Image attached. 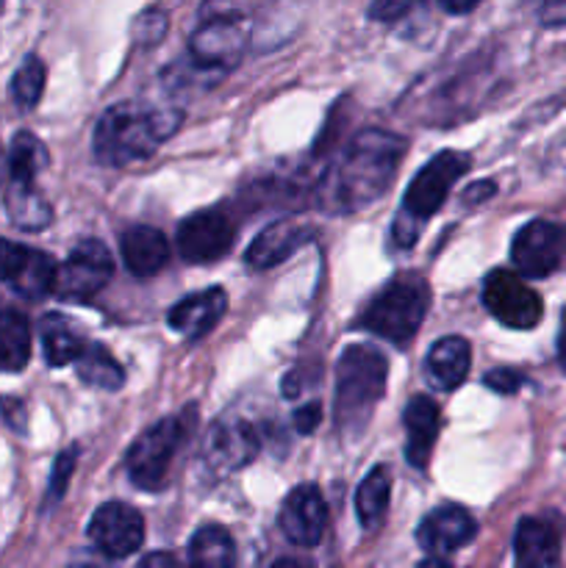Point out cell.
<instances>
[{"label": "cell", "mask_w": 566, "mask_h": 568, "mask_svg": "<svg viewBox=\"0 0 566 568\" xmlns=\"http://www.w3.org/2000/svg\"><path fill=\"white\" fill-rule=\"evenodd\" d=\"M233 239H236V225L220 209L194 211L178 225L175 233L178 255L186 264H214L225 258L228 250L233 247Z\"/></svg>", "instance_id": "9"}, {"label": "cell", "mask_w": 566, "mask_h": 568, "mask_svg": "<svg viewBox=\"0 0 566 568\" xmlns=\"http://www.w3.org/2000/svg\"><path fill=\"white\" fill-rule=\"evenodd\" d=\"M558 361H560V366L566 369V325L560 327V336H558Z\"/></svg>", "instance_id": "41"}, {"label": "cell", "mask_w": 566, "mask_h": 568, "mask_svg": "<svg viewBox=\"0 0 566 568\" xmlns=\"http://www.w3.org/2000/svg\"><path fill=\"white\" fill-rule=\"evenodd\" d=\"M55 261L42 250L22 247L0 236V283H9L26 300H42L53 292Z\"/></svg>", "instance_id": "13"}, {"label": "cell", "mask_w": 566, "mask_h": 568, "mask_svg": "<svg viewBox=\"0 0 566 568\" xmlns=\"http://www.w3.org/2000/svg\"><path fill=\"white\" fill-rule=\"evenodd\" d=\"M89 541L103 558L122 560L144 544V519L133 505L105 503L89 521Z\"/></svg>", "instance_id": "12"}, {"label": "cell", "mask_w": 566, "mask_h": 568, "mask_svg": "<svg viewBox=\"0 0 566 568\" xmlns=\"http://www.w3.org/2000/svg\"><path fill=\"white\" fill-rule=\"evenodd\" d=\"M469 170V155L458 153V150H444V153L433 155L414 181L405 189L403 211L400 214L411 216L420 225H425L433 214L444 205L447 194L458 183V178Z\"/></svg>", "instance_id": "6"}, {"label": "cell", "mask_w": 566, "mask_h": 568, "mask_svg": "<svg viewBox=\"0 0 566 568\" xmlns=\"http://www.w3.org/2000/svg\"><path fill=\"white\" fill-rule=\"evenodd\" d=\"M416 568H449V566L444 564L442 558H427V560H422V564L416 566Z\"/></svg>", "instance_id": "42"}, {"label": "cell", "mask_w": 566, "mask_h": 568, "mask_svg": "<svg viewBox=\"0 0 566 568\" xmlns=\"http://www.w3.org/2000/svg\"><path fill=\"white\" fill-rule=\"evenodd\" d=\"M139 568H178V564H175V558H172V555L153 552V555H148L142 564H139Z\"/></svg>", "instance_id": "39"}, {"label": "cell", "mask_w": 566, "mask_h": 568, "mask_svg": "<svg viewBox=\"0 0 566 568\" xmlns=\"http://www.w3.org/2000/svg\"><path fill=\"white\" fill-rule=\"evenodd\" d=\"M277 525L294 547H316L327 527V505L320 488L311 486V483L292 488L289 497L283 499Z\"/></svg>", "instance_id": "15"}, {"label": "cell", "mask_w": 566, "mask_h": 568, "mask_svg": "<svg viewBox=\"0 0 566 568\" xmlns=\"http://www.w3.org/2000/svg\"><path fill=\"white\" fill-rule=\"evenodd\" d=\"M405 458L416 469H425L427 460H431L433 444H436L438 430H442V414H438V405L431 397H414L405 405Z\"/></svg>", "instance_id": "20"}, {"label": "cell", "mask_w": 566, "mask_h": 568, "mask_svg": "<svg viewBox=\"0 0 566 568\" xmlns=\"http://www.w3.org/2000/svg\"><path fill=\"white\" fill-rule=\"evenodd\" d=\"M270 568H305V566L297 564V560H292V558H283V560H275Z\"/></svg>", "instance_id": "43"}, {"label": "cell", "mask_w": 566, "mask_h": 568, "mask_svg": "<svg viewBox=\"0 0 566 568\" xmlns=\"http://www.w3.org/2000/svg\"><path fill=\"white\" fill-rule=\"evenodd\" d=\"M542 22L544 26H566V0H544Z\"/></svg>", "instance_id": "36"}, {"label": "cell", "mask_w": 566, "mask_h": 568, "mask_svg": "<svg viewBox=\"0 0 566 568\" xmlns=\"http://www.w3.org/2000/svg\"><path fill=\"white\" fill-rule=\"evenodd\" d=\"M388 358L370 344H353L336 364L333 419L342 436L355 438L366 430L377 403L386 394Z\"/></svg>", "instance_id": "3"}, {"label": "cell", "mask_w": 566, "mask_h": 568, "mask_svg": "<svg viewBox=\"0 0 566 568\" xmlns=\"http://www.w3.org/2000/svg\"><path fill=\"white\" fill-rule=\"evenodd\" d=\"M488 194H494V183L486 181V183H475V186H469L464 192L466 203H481V200H488Z\"/></svg>", "instance_id": "38"}, {"label": "cell", "mask_w": 566, "mask_h": 568, "mask_svg": "<svg viewBox=\"0 0 566 568\" xmlns=\"http://www.w3.org/2000/svg\"><path fill=\"white\" fill-rule=\"evenodd\" d=\"M322 422V405L320 403H309L303 408H297L294 414V430L297 433H314Z\"/></svg>", "instance_id": "34"}, {"label": "cell", "mask_w": 566, "mask_h": 568, "mask_svg": "<svg viewBox=\"0 0 566 568\" xmlns=\"http://www.w3.org/2000/svg\"><path fill=\"white\" fill-rule=\"evenodd\" d=\"M261 438L247 419H220L203 442V460L214 475H233L259 455Z\"/></svg>", "instance_id": "14"}, {"label": "cell", "mask_w": 566, "mask_h": 568, "mask_svg": "<svg viewBox=\"0 0 566 568\" xmlns=\"http://www.w3.org/2000/svg\"><path fill=\"white\" fill-rule=\"evenodd\" d=\"M137 28H148V33L142 37V42L144 44H155L161 37H164L166 20H164V14H159V11H148V14L139 17Z\"/></svg>", "instance_id": "35"}, {"label": "cell", "mask_w": 566, "mask_h": 568, "mask_svg": "<svg viewBox=\"0 0 566 568\" xmlns=\"http://www.w3.org/2000/svg\"><path fill=\"white\" fill-rule=\"evenodd\" d=\"M247 22L242 17H209L189 39V55L209 72L231 70L247 48Z\"/></svg>", "instance_id": "11"}, {"label": "cell", "mask_w": 566, "mask_h": 568, "mask_svg": "<svg viewBox=\"0 0 566 568\" xmlns=\"http://www.w3.org/2000/svg\"><path fill=\"white\" fill-rule=\"evenodd\" d=\"M560 536L547 519L527 516L514 532V568H558Z\"/></svg>", "instance_id": "18"}, {"label": "cell", "mask_w": 566, "mask_h": 568, "mask_svg": "<svg viewBox=\"0 0 566 568\" xmlns=\"http://www.w3.org/2000/svg\"><path fill=\"white\" fill-rule=\"evenodd\" d=\"M120 255L131 275L150 277L170 261V242L159 227L131 225L120 236Z\"/></svg>", "instance_id": "19"}, {"label": "cell", "mask_w": 566, "mask_h": 568, "mask_svg": "<svg viewBox=\"0 0 566 568\" xmlns=\"http://www.w3.org/2000/svg\"><path fill=\"white\" fill-rule=\"evenodd\" d=\"M0 170H3V159H0Z\"/></svg>", "instance_id": "45"}, {"label": "cell", "mask_w": 566, "mask_h": 568, "mask_svg": "<svg viewBox=\"0 0 566 568\" xmlns=\"http://www.w3.org/2000/svg\"><path fill=\"white\" fill-rule=\"evenodd\" d=\"M566 258V227L553 220H533L516 231L511 261L522 277H547Z\"/></svg>", "instance_id": "10"}, {"label": "cell", "mask_w": 566, "mask_h": 568, "mask_svg": "<svg viewBox=\"0 0 566 568\" xmlns=\"http://www.w3.org/2000/svg\"><path fill=\"white\" fill-rule=\"evenodd\" d=\"M178 114L142 109L137 103H117L100 114L92 133V148L100 164L128 166L150 159L170 133H175Z\"/></svg>", "instance_id": "2"}, {"label": "cell", "mask_w": 566, "mask_h": 568, "mask_svg": "<svg viewBox=\"0 0 566 568\" xmlns=\"http://www.w3.org/2000/svg\"><path fill=\"white\" fill-rule=\"evenodd\" d=\"M3 6H6V0H0V11H3Z\"/></svg>", "instance_id": "44"}, {"label": "cell", "mask_w": 566, "mask_h": 568, "mask_svg": "<svg viewBox=\"0 0 566 568\" xmlns=\"http://www.w3.org/2000/svg\"><path fill=\"white\" fill-rule=\"evenodd\" d=\"M483 383L497 394H516L525 386V375H519V372L514 369H492L483 377Z\"/></svg>", "instance_id": "33"}, {"label": "cell", "mask_w": 566, "mask_h": 568, "mask_svg": "<svg viewBox=\"0 0 566 568\" xmlns=\"http://www.w3.org/2000/svg\"><path fill=\"white\" fill-rule=\"evenodd\" d=\"M44 78H48V72H44V64L39 55H28V59L17 67L14 78H11V98H14V103L20 105L22 111H31L33 105L42 100Z\"/></svg>", "instance_id": "30"}, {"label": "cell", "mask_w": 566, "mask_h": 568, "mask_svg": "<svg viewBox=\"0 0 566 568\" xmlns=\"http://www.w3.org/2000/svg\"><path fill=\"white\" fill-rule=\"evenodd\" d=\"M431 308V288L422 277L403 275L388 281L372 297L361 325L392 344H405L416 336Z\"/></svg>", "instance_id": "4"}, {"label": "cell", "mask_w": 566, "mask_h": 568, "mask_svg": "<svg viewBox=\"0 0 566 568\" xmlns=\"http://www.w3.org/2000/svg\"><path fill=\"white\" fill-rule=\"evenodd\" d=\"M67 568H103L98 564V560L92 558V555H75V558L70 560V566Z\"/></svg>", "instance_id": "40"}, {"label": "cell", "mask_w": 566, "mask_h": 568, "mask_svg": "<svg viewBox=\"0 0 566 568\" xmlns=\"http://www.w3.org/2000/svg\"><path fill=\"white\" fill-rule=\"evenodd\" d=\"M75 458H78V449H67V453H61L59 458H55V466H53V475H50V488H48V505L59 503L61 497H64L67 491V483H70V475L72 469H75Z\"/></svg>", "instance_id": "31"}, {"label": "cell", "mask_w": 566, "mask_h": 568, "mask_svg": "<svg viewBox=\"0 0 566 568\" xmlns=\"http://www.w3.org/2000/svg\"><path fill=\"white\" fill-rule=\"evenodd\" d=\"M183 433H186V425H183L181 416H166L133 442L125 458L128 477L133 480V486L142 488V491L161 488Z\"/></svg>", "instance_id": "5"}, {"label": "cell", "mask_w": 566, "mask_h": 568, "mask_svg": "<svg viewBox=\"0 0 566 568\" xmlns=\"http://www.w3.org/2000/svg\"><path fill=\"white\" fill-rule=\"evenodd\" d=\"M472 366V347L461 336H444L431 347L425 358L427 383L438 392H455L466 381Z\"/></svg>", "instance_id": "21"}, {"label": "cell", "mask_w": 566, "mask_h": 568, "mask_svg": "<svg viewBox=\"0 0 566 568\" xmlns=\"http://www.w3.org/2000/svg\"><path fill=\"white\" fill-rule=\"evenodd\" d=\"M39 336H42L44 361H48L50 366L78 364V358H81L89 347L81 327L64 314L42 316V322H39Z\"/></svg>", "instance_id": "23"}, {"label": "cell", "mask_w": 566, "mask_h": 568, "mask_svg": "<svg viewBox=\"0 0 566 568\" xmlns=\"http://www.w3.org/2000/svg\"><path fill=\"white\" fill-rule=\"evenodd\" d=\"M50 164L48 148L33 133L20 131L9 144V181L37 183V175Z\"/></svg>", "instance_id": "29"}, {"label": "cell", "mask_w": 566, "mask_h": 568, "mask_svg": "<svg viewBox=\"0 0 566 568\" xmlns=\"http://www.w3.org/2000/svg\"><path fill=\"white\" fill-rule=\"evenodd\" d=\"M6 214L14 222L20 231H44V227L53 222V209H50L48 200L42 197V192L37 189V183H17L9 181L6 186Z\"/></svg>", "instance_id": "24"}, {"label": "cell", "mask_w": 566, "mask_h": 568, "mask_svg": "<svg viewBox=\"0 0 566 568\" xmlns=\"http://www.w3.org/2000/svg\"><path fill=\"white\" fill-rule=\"evenodd\" d=\"M305 236H309L305 225L294 220H277L253 239L244 261L250 270H272V266L283 264L305 242Z\"/></svg>", "instance_id": "22"}, {"label": "cell", "mask_w": 566, "mask_h": 568, "mask_svg": "<svg viewBox=\"0 0 566 568\" xmlns=\"http://www.w3.org/2000/svg\"><path fill=\"white\" fill-rule=\"evenodd\" d=\"M420 3L422 0H375V3L370 6V20L397 22L403 20L405 14H411Z\"/></svg>", "instance_id": "32"}, {"label": "cell", "mask_w": 566, "mask_h": 568, "mask_svg": "<svg viewBox=\"0 0 566 568\" xmlns=\"http://www.w3.org/2000/svg\"><path fill=\"white\" fill-rule=\"evenodd\" d=\"M111 275H114V261L105 244L98 239H83L55 270L53 294L64 303H87L94 294L103 292Z\"/></svg>", "instance_id": "7"}, {"label": "cell", "mask_w": 566, "mask_h": 568, "mask_svg": "<svg viewBox=\"0 0 566 568\" xmlns=\"http://www.w3.org/2000/svg\"><path fill=\"white\" fill-rule=\"evenodd\" d=\"M475 536L477 521L472 519L469 510L458 508V505H444V508L431 510L416 530V541L425 552H431V558L455 552V549L466 547Z\"/></svg>", "instance_id": "16"}, {"label": "cell", "mask_w": 566, "mask_h": 568, "mask_svg": "<svg viewBox=\"0 0 566 568\" xmlns=\"http://www.w3.org/2000/svg\"><path fill=\"white\" fill-rule=\"evenodd\" d=\"M189 564L192 568H233L236 566V547L231 532L216 525H205L189 541Z\"/></svg>", "instance_id": "27"}, {"label": "cell", "mask_w": 566, "mask_h": 568, "mask_svg": "<svg viewBox=\"0 0 566 568\" xmlns=\"http://www.w3.org/2000/svg\"><path fill=\"white\" fill-rule=\"evenodd\" d=\"M388 499H392V475L386 466H375L355 491V514L364 530L381 527V521L386 519Z\"/></svg>", "instance_id": "26"}, {"label": "cell", "mask_w": 566, "mask_h": 568, "mask_svg": "<svg viewBox=\"0 0 566 568\" xmlns=\"http://www.w3.org/2000/svg\"><path fill=\"white\" fill-rule=\"evenodd\" d=\"M31 361V325L14 308L0 311V369L20 372Z\"/></svg>", "instance_id": "25"}, {"label": "cell", "mask_w": 566, "mask_h": 568, "mask_svg": "<svg viewBox=\"0 0 566 568\" xmlns=\"http://www.w3.org/2000/svg\"><path fill=\"white\" fill-rule=\"evenodd\" d=\"M436 3L442 6L447 14H469V11L477 9L483 0H436Z\"/></svg>", "instance_id": "37"}, {"label": "cell", "mask_w": 566, "mask_h": 568, "mask_svg": "<svg viewBox=\"0 0 566 568\" xmlns=\"http://www.w3.org/2000/svg\"><path fill=\"white\" fill-rule=\"evenodd\" d=\"M483 305L511 331H533L544 316L542 297L511 270L488 272L483 281Z\"/></svg>", "instance_id": "8"}, {"label": "cell", "mask_w": 566, "mask_h": 568, "mask_svg": "<svg viewBox=\"0 0 566 568\" xmlns=\"http://www.w3.org/2000/svg\"><path fill=\"white\" fill-rule=\"evenodd\" d=\"M408 142L388 131H361L333 161L320 183V209L327 214H355L377 203L392 186Z\"/></svg>", "instance_id": "1"}, {"label": "cell", "mask_w": 566, "mask_h": 568, "mask_svg": "<svg viewBox=\"0 0 566 568\" xmlns=\"http://www.w3.org/2000/svg\"><path fill=\"white\" fill-rule=\"evenodd\" d=\"M228 294L222 286H209L203 292H194L189 297L178 300L166 314L172 331H178L186 338H200L209 331H214L216 322L225 316Z\"/></svg>", "instance_id": "17"}, {"label": "cell", "mask_w": 566, "mask_h": 568, "mask_svg": "<svg viewBox=\"0 0 566 568\" xmlns=\"http://www.w3.org/2000/svg\"><path fill=\"white\" fill-rule=\"evenodd\" d=\"M75 369L81 383L100 388V392H120L122 383H125V372H122V366L117 364V358L103 344L89 342L87 353L78 358Z\"/></svg>", "instance_id": "28"}]
</instances>
